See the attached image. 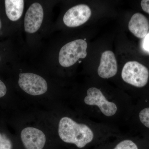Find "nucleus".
<instances>
[{"label":"nucleus","instance_id":"obj_5","mask_svg":"<svg viewBox=\"0 0 149 149\" xmlns=\"http://www.w3.org/2000/svg\"><path fill=\"white\" fill-rule=\"evenodd\" d=\"M83 102L87 105L97 106L106 116L110 117L114 115L117 110L116 104L107 100L101 91L98 88H91L87 91V96Z\"/></svg>","mask_w":149,"mask_h":149},{"label":"nucleus","instance_id":"obj_16","mask_svg":"<svg viewBox=\"0 0 149 149\" xmlns=\"http://www.w3.org/2000/svg\"><path fill=\"white\" fill-rule=\"evenodd\" d=\"M3 115L2 112L1 111L0 109V120L1 119Z\"/></svg>","mask_w":149,"mask_h":149},{"label":"nucleus","instance_id":"obj_12","mask_svg":"<svg viewBox=\"0 0 149 149\" xmlns=\"http://www.w3.org/2000/svg\"><path fill=\"white\" fill-rule=\"evenodd\" d=\"M113 149H138V148L133 141L126 140L120 142Z\"/></svg>","mask_w":149,"mask_h":149},{"label":"nucleus","instance_id":"obj_11","mask_svg":"<svg viewBox=\"0 0 149 149\" xmlns=\"http://www.w3.org/2000/svg\"><path fill=\"white\" fill-rule=\"evenodd\" d=\"M6 12L10 20L16 21L21 17L24 9V1L22 0H6Z\"/></svg>","mask_w":149,"mask_h":149},{"label":"nucleus","instance_id":"obj_6","mask_svg":"<svg viewBox=\"0 0 149 149\" xmlns=\"http://www.w3.org/2000/svg\"><path fill=\"white\" fill-rule=\"evenodd\" d=\"M91 8L85 4L78 5L69 9L63 16V21L67 27H75L84 24L90 19Z\"/></svg>","mask_w":149,"mask_h":149},{"label":"nucleus","instance_id":"obj_7","mask_svg":"<svg viewBox=\"0 0 149 149\" xmlns=\"http://www.w3.org/2000/svg\"><path fill=\"white\" fill-rule=\"evenodd\" d=\"M44 17L42 7L38 3L32 4L27 10L24 17V26L25 32L35 33L40 29Z\"/></svg>","mask_w":149,"mask_h":149},{"label":"nucleus","instance_id":"obj_18","mask_svg":"<svg viewBox=\"0 0 149 149\" xmlns=\"http://www.w3.org/2000/svg\"><path fill=\"white\" fill-rule=\"evenodd\" d=\"M0 60H1V59H0Z\"/></svg>","mask_w":149,"mask_h":149},{"label":"nucleus","instance_id":"obj_10","mask_svg":"<svg viewBox=\"0 0 149 149\" xmlns=\"http://www.w3.org/2000/svg\"><path fill=\"white\" fill-rule=\"evenodd\" d=\"M8 128L2 116L0 120V149H17L19 146L16 136Z\"/></svg>","mask_w":149,"mask_h":149},{"label":"nucleus","instance_id":"obj_14","mask_svg":"<svg viewBox=\"0 0 149 149\" xmlns=\"http://www.w3.org/2000/svg\"><path fill=\"white\" fill-rule=\"evenodd\" d=\"M141 6L143 10L149 14V0L141 1Z\"/></svg>","mask_w":149,"mask_h":149},{"label":"nucleus","instance_id":"obj_3","mask_svg":"<svg viewBox=\"0 0 149 149\" xmlns=\"http://www.w3.org/2000/svg\"><path fill=\"white\" fill-rule=\"evenodd\" d=\"M87 43L82 39L68 43L60 51V64L63 67H69L76 63L79 59L85 58L87 55Z\"/></svg>","mask_w":149,"mask_h":149},{"label":"nucleus","instance_id":"obj_1","mask_svg":"<svg viewBox=\"0 0 149 149\" xmlns=\"http://www.w3.org/2000/svg\"><path fill=\"white\" fill-rule=\"evenodd\" d=\"M3 118L24 149H45L48 144L57 142L45 109L27 107Z\"/></svg>","mask_w":149,"mask_h":149},{"label":"nucleus","instance_id":"obj_13","mask_svg":"<svg viewBox=\"0 0 149 149\" xmlns=\"http://www.w3.org/2000/svg\"><path fill=\"white\" fill-rule=\"evenodd\" d=\"M139 118L141 123L149 128V108L144 109L139 113Z\"/></svg>","mask_w":149,"mask_h":149},{"label":"nucleus","instance_id":"obj_9","mask_svg":"<svg viewBox=\"0 0 149 149\" xmlns=\"http://www.w3.org/2000/svg\"><path fill=\"white\" fill-rule=\"evenodd\" d=\"M128 29L132 34L139 38L146 37L149 29L148 19L143 15L137 13L134 14L128 23Z\"/></svg>","mask_w":149,"mask_h":149},{"label":"nucleus","instance_id":"obj_2","mask_svg":"<svg viewBox=\"0 0 149 149\" xmlns=\"http://www.w3.org/2000/svg\"><path fill=\"white\" fill-rule=\"evenodd\" d=\"M63 105L45 109L56 140L83 148L93 141V130L87 124L79 122L67 113Z\"/></svg>","mask_w":149,"mask_h":149},{"label":"nucleus","instance_id":"obj_4","mask_svg":"<svg viewBox=\"0 0 149 149\" xmlns=\"http://www.w3.org/2000/svg\"><path fill=\"white\" fill-rule=\"evenodd\" d=\"M123 80L125 83L138 88L146 85L148 80V70L144 65L136 61L126 63L121 72Z\"/></svg>","mask_w":149,"mask_h":149},{"label":"nucleus","instance_id":"obj_8","mask_svg":"<svg viewBox=\"0 0 149 149\" xmlns=\"http://www.w3.org/2000/svg\"><path fill=\"white\" fill-rule=\"evenodd\" d=\"M117 63L115 56L111 51H105L102 54L98 74L102 78L108 79L113 77L117 72Z\"/></svg>","mask_w":149,"mask_h":149},{"label":"nucleus","instance_id":"obj_15","mask_svg":"<svg viewBox=\"0 0 149 149\" xmlns=\"http://www.w3.org/2000/svg\"><path fill=\"white\" fill-rule=\"evenodd\" d=\"M143 47L146 50L149 52V34L146 35L144 40Z\"/></svg>","mask_w":149,"mask_h":149},{"label":"nucleus","instance_id":"obj_17","mask_svg":"<svg viewBox=\"0 0 149 149\" xmlns=\"http://www.w3.org/2000/svg\"><path fill=\"white\" fill-rule=\"evenodd\" d=\"M1 19H0V29H1Z\"/></svg>","mask_w":149,"mask_h":149}]
</instances>
